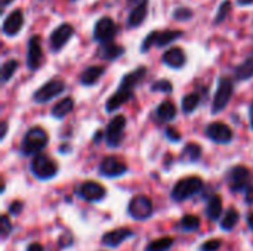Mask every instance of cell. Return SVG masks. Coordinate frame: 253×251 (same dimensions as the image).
Returning a JSON list of instances; mask_svg holds the SVG:
<instances>
[{
    "label": "cell",
    "mask_w": 253,
    "mask_h": 251,
    "mask_svg": "<svg viewBox=\"0 0 253 251\" xmlns=\"http://www.w3.org/2000/svg\"><path fill=\"white\" fill-rule=\"evenodd\" d=\"M147 74V68L145 67H139L136 68L135 71L126 74L120 83V87L119 90L108 99L107 105H105V109L107 112H113L116 111L117 108H120L123 104H126L132 96H133V89L136 87V84L145 77Z\"/></svg>",
    "instance_id": "obj_1"
},
{
    "label": "cell",
    "mask_w": 253,
    "mask_h": 251,
    "mask_svg": "<svg viewBox=\"0 0 253 251\" xmlns=\"http://www.w3.org/2000/svg\"><path fill=\"white\" fill-rule=\"evenodd\" d=\"M49 142V136L44 132V129L42 127H31L24 139H22V145H21V151L24 155H36L39 154L43 148H46Z\"/></svg>",
    "instance_id": "obj_2"
},
{
    "label": "cell",
    "mask_w": 253,
    "mask_h": 251,
    "mask_svg": "<svg viewBox=\"0 0 253 251\" xmlns=\"http://www.w3.org/2000/svg\"><path fill=\"white\" fill-rule=\"evenodd\" d=\"M203 189V180L197 176H191V178H184L181 180H178L172 189V200L173 201H185L191 197H194L196 194H199Z\"/></svg>",
    "instance_id": "obj_3"
},
{
    "label": "cell",
    "mask_w": 253,
    "mask_h": 251,
    "mask_svg": "<svg viewBox=\"0 0 253 251\" xmlns=\"http://www.w3.org/2000/svg\"><path fill=\"white\" fill-rule=\"evenodd\" d=\"M30 170L34 175V178H37L39 180H49V179L56 176L58 164L52 158H49L47 155L39 154L31 160Z\"/></svg>",
    "instance_id": "obj_4"
},
{
    "label": "cell",
    "mask_w": 253,
    "mask_h": 251,
    "mask_svg": "<svg viewBox=\"0 0 253 251\" xmlns=\"http://www.w3.org/2000/svg\"><path fill=\"white\" fill-rule=\"evenodd\" d=\"M233 93H234V81L230 77H221L213 102H212V112L213 114L221 112L230 104Z\"/></svg>",
    "instance_id": "obj_5"
},
{
    "label": "cell",
    "mask_w": 253,
    "mask_h": 251,
    "mask_svg": "<svg viewBox=\"0 0 253 251\" xmlns=\"http://www.w3.org/2000/svg\"><path fill=\"white\" fill-rule=\"evenodd\" d=\"M154 207L148 197L145 195H136L129 201L127 213L135 220H147L153 216Z\"/></svg>",
    "instance_id": "obj_6"
},
{
    "label": "cell",
    "mask_w": 253,
    "mask_h": 251,
    "mask_svg": "<svg viewBox=\"0 0 253 251\" xmlns=\"http://www.w3.org/2000/svg\"><path fill=\"white\" fill-rule=\"evenodd\" d=\"M65 90V84L61 80H50L47 83H44L39 90L34 92L33 99L39 104H44L52 101L53 98L59 96L62 92Z\"/></svg>",
    "instance_id": "obj_7"
},
{
    "label": "cell",
    "mask_w": 253,
    "mask_h": 251,
    "mask_svg": "<svg viewBox=\"0 0 253 251\" xmlns=\"http://www.w3.org/2000/svg\"><path fill=\"white\" fill-rule=\"evenodd\" d=\"M228 185L233 192L248 191L251 186V172L245 166H236L228 175Z\"/></svg>",
    "instance_id": "obj_8"
},
{
    "label": "cell",
    "mask_w": 253,
    "mask_h": 251,
    "mask_svg": "<svg viewBox=\"0 0 253 251\" xmlns=\"http://www.w3.org/2000/svg\"><path fill=\"white\" fill-rule=\"evenodd\" d=\"M125 127H126V117L125 115H117L114 117L105 132V141L108 146H119L123 141L125 136Z\"/></svg>",
    "instance_id": "obj_9"
},
{
    "label": "cell",
    "mask_w": 253,
    "mask_h": 251,
    "mask_svg": "<svg viewBox=\"0 0 253 251\" xmlns=\"http://www.w3.org/2000/svg\"><path fill=\"white\" fill-rule=\"evenodd\" d=\"M77 194H79V197L83 198L84 201L98 203V201H101V200L105 198L107 191H105V188H104L101 183L87 180V182H83V183L77 188Z\"/></svg>",
    "instance_id": "obj_10"
},
{
    "label": "cell",
    "mask_w": 253,
    "mask_h": 251,
    "mask_svg": "<svg viewBox=\"0 0 253 251\" xmlns=\"http://www.w3.org/2000/svg\"><path fill=\"white\" fill-rule=\"evenodd\" d=\"M114 36H116V24H114V21L111 18L104 16L95 24L93 37H95L96 41H99L102 44L110 43Z\"/></svg>",
    "instance_id": "obj_11"
},
{
    "label": "cell",
    "mask_w": 253,
    "mask_h": 251,
    "mask_svg": "<svg viewBox=\"0 0 253 251\" xmlns=\"http://www.w3.org/2000/svg\"><path fill=\"white\" fill-rule=\"evenodd\" d=\"M127 172L125 163L117 160L116 157H105L99 164V175L105 178H119Z\"/></svg>",
    "instance_id": "obj_12"
},
{
    "label": "cell",
    "mask_w": 253,
    "mask_h": 251,
    "mask_svg": "<svg viewBox=\"0 0 253 251\" xmlns=\"http://www.w3.org/2000/svg\"><path fill=\"white\" fill-rule=\"evenodd\" d=\"M73 34H74L73 25H70V24H62V25H59V27L50 34V40H49L50 49H52L53 52L61 50V49L68 43V40L73 37Z\"/></svg>",
    "instance_id": "obj_13"
},
{
    "label": "cell",
    "mask_w": 253,
    "mask_h": 251,
    "mask_svg": "<svg viewBox=\"0 0 253 251\" xmlns=\"http://www.w3.org/2000/svg\"><path fill=\"white\" fill-rule=\"evenodd\" d=\"M206 136L216 143H230L233 141V132L224 123H211L206 127Z\"/></svg>",
    "instance_id": "obj_14"
},
{
    "label": "cell",
    "mask_w": 253,
    "mask_h": 251,
    "mask_svg": "<svg viewBox=\"0 0 253 251\" xmlns=\"http://www.w3.org/2000/svg\"><path fill=\"white\" fill-rule=\"evenodd\" d=\"M132 237H133V231L132 229H129V228H119V229H114V231H110V232L104 234L102 238H101V244L105 246V247L116 249V247H119L120 244H123L126 240H129Z\"/></svg>",
    "instance_id": "obj_15"
},
{
    "label": "cell",
    "mask_w": 253,
    "mask_h": 251,
    "mask_svg": "<svg viewBox=\"0 0 253 251\" xmlns=\"http://www.w3.org/2000/svg\"><path fill=\"white\" fill-rule=\"evenodd\" d=\"M43 52H42V40L39 36H33L28 41L27 52V67L30 70H37L42 64Z\"/></svg>",
    "instance_id": "obj_16"
},
{
    "label": "cell",
    "mask_w": 253,
    "mask_h": 251,
    "mask_svg": "<svg viewBox=\"0 0 253 251\" xmlns=\"http://www.w3.org/2000/svg\"><path fill=\"white\" fill-rule=\"evenodd\" d=\"M24 25V15L19 9L13 10L3 22V33L9 37L16 36Z\"/></svg>",
    "instance_id": "obj_17"
},
{
    "label": "cell",
    "mask_w": 253,
    "mask_h": 251,
    "mask_svg": "<svg viewBox=\"0 0 253 251\" xmlns=\"http://www.w3.org/2000/svg\"><path fill=\"white\" fill-rule=\"evenodd\" d=\"M162 59H163V62H165L168 67L178 70V68H182V67L185 65V62H187V55H185V52L182 50V47H170V49H168V50L163 53Z\"/></svg>",
    "instance_id": "obj_18"
},
{
    "label": "cell",
    "mask_w": 253,
    "mask_h": 251,
    "mask_svg": "<svg viewBox=\"0 0 253 251\" xmlns=\"http://www.w3.org/2000/svg\"><path fill=\"white\" fill-rule=\"evenodd\" d=\"M234 77L237 81H245L253 77V50L246 56V59L234 68Z\"/></svg>",
    "instance_id": "obj_19"
},
{
    "label": "cell",
    "mask_w": 253,
    "mask_h": 251,
    "mask_svg": "<svg viewBox=\"0 0 253 251\" xmlns=\"http://www.w3.org/2000/svg\"><path fill=\"white\" fill-rule=\"evenodd\" d=\"M147 7H148V3L147 0H142L139 1L129 13V18H127V27L129 28H135L138 27L147 16Z\"/></svg>",
    "instance_id": "obj_20"
},
{
    "label": "cell",
    "mask_w": 253,
    "mask_h": 251,
    "mask_svg": "<svg viewBox=\"0 0 253 251\" xmlns=\"http://www.w3.org/2000/svg\"><path fill=\"white\" fill-rule=\"evenodd\" d=\"M104 67L102 65H93V67H89L86 68L82 75H80V84L83 86H93L104 74Z\"/></svg>",
    "instance_id": "obj_21"
},
{
    "label": "cell",
    "mask_w": 253,
    "mask_h": 251,
    "mask_svg": "<svg viewBox=\"0 0 253 251\" xmlns=\"http://www.w3.org/2000/svg\"><path fill=\"white\" fill-rule=\"evenodd\" d=\"M73 108H74V101H73V98H64V99H61V101L52 108V115H53L55 118H64V117H67V115L73 111Z\"/></svg>",
    "instance_id": "obj_22"
},
{
    "label": "cell",
    "mask_w": 253,
    "mask_h": 251,
    "mask_svg": "<svg viewBox=\"0 0 253 251\" xmlns=\"http://www.w3.org/2000/svg\"><path fill=\"white\" fill-rule=\"evenodd\" d=\"M156 115L160 121H170L176 117V107L172 102L165 101L157 107Z\"/></svg>",
    "instance_id": "obj_23"
},
{
    "label": "cell",
    "mask_w": 253,
    "mask_h": 251,
    "mask_svg": "<svg viewBox=\"0 0 253 251\" xmlns=\"http://www.w3.org/2000/svg\"><path fill=\"white\" fill-rule=\"evenodd\" d=\"M222 213V200L219 195H213L211 197V200L208 201V206H206V216L211 219V220H218L219 216Z\"/></svg>",
    "instance_id": "obj_24"
},
{
    "label": "cell",
    "mask_w": 253,
    "mask_h": 251,
    "mask_svg": "<svg viewBox=\"0 0 253 251\" xmlns=\"http://www.w3.org/2000/svg\"><path fill=\"white\" fill-rule=\"evenodd\" d=\"M125 53V49L123 46H119V44H114V43H104L102 47H101V56L107 61H114L117 59L119 56H122Z\"/></svg>",
    "instance_id": "obj_25"
},
{
    "label": "cell",
    "mask_w": 253,
    "mask_h": 251,
    "mask_svg": "<svg viewBox=\"0 0 253 251\" xmlns=\"http://www.w3.org/2000/svg\"><path fill=\"white\" fill-rule=\"evenodd\" d=\"M200 157H202V148L197 143L185 145V148L182 149V154H181L182 161H187V163H196L200 160Z\"/></svg>",
    "instance_id": "obj_26"
},
{
    "label": "cell",
    "mask_w": 253,
    "mask_h": 251,
    "mask_svg": "<svg viewBox=\"0 0 253 251\" xmlns=\"http://www.w3.org/2000/svg\"><path fill=\"white\" fill-rule=\"evenodd\" d=\"M182 36V31L179 30H166V31H159V36H157V41H156V46L159 47H163L172 41H175L176 38H179Z\"/></svg>",
    "instance_id": "obj_27"
},
{
    "label": "cell",
    "mask_w": 253,
    "mask_h": 251,
    "mask_svg": "<svg viewBox=\"0 0 253 251\" xmlns=\"http://www.w3.org/2000/svg\"><path fill=\"white\" fill-rule=\"evenodd\" d=\"M239 212H236L234 209H230L227 213H225V216L222 217V220H221V228H222V231H233L234 229V226L237 225V222H239Z\"/></svg>",
    "instance_id": "obj_28"
},
{
    "label": "cell",
    "mask_w": 253,
    "mask_h": 251,
    "mask_svg": "<svg viewBox=\"0 0 253 251\" xmlns=\"http://www.w3.org/2000/svg\"><path fill=\"white\" fill-rule=\"evenodd\" d=\"M172 246H173V238H170V237H163V238H159V240L151 241V243L145 247V251H168Z\"/></svg>",
    "instance_id": "obj_29"
},
{
    "label": "cell",
    "mask_w": 253,
    "mask_h": 251,
    "mask_svg": "<svg viewBox=\"0 0 253 251\" xmlns=\"http://www.w3.org/2000/svg\"><path fill=\"white\" fill-rule=\"evenodd\" d=\"M199 104H200V96L197 93L185 95L184 99H182V111L185 114H190V112L196 111V108L199 107Z\"/></svg>",
    "instance_id": "obj_30"
},
{
    "label": "cell",
    "mask_w": 253,
    "mask_h": 251,
    "mask_svg": "<svg viewBox=\"0 0 253 251\" xmlns=\"http://www.w3.org/2000/svg\"><path fill=\"white\" fill-rule=\"evenodd\" d=\"M200 228V219L194 215H185L181 219V229L185 232H194Z\"/></svg>",
    "instance_id": "obj_31"
},
{
    "label": "cell",
    "mask_w": 253,
    "mask_h": 251,
    "mask_svg": "<svg viewBox=\"0 0 253 251\" xmlns=\"http://www.w3.org/2000/svg\"><path fill=\"white\" fill-rule=\"evenodd\" d=\"M16 70H18V61H15V59L6 61L3 64V67H1V83L3 84L7 83L12 78V75L15 74Z\"/></svg>",
    "instance_id": "obj_32"
},
{
    "label": "cell",
    "mask_w": 253,
    "mask_h": 251,
    "mask_svg": "<svg viewBox=\"0 0 253 251\" xmlns=\"http://www.w3.org/2000/svg\"><path fill=\"white\" fill-rule=\"evenodd\" d=\"M230 12H231V1H230V0H224V1L221 3L219 9H218L216 18H215V24H216V25L221 24V22L228 16Z\"/></svg>",
    "instance_id": "obj_33"
},
{
    "label": "cell",
    "mask_w": 253,
    "mask_h": 251,
    "mask_svg": "<svg viewBox=\"0 0 253 251\" xmlns=\"http://www.w3.org/2000/svg\"><path fill=\"white\" fill-rule=\"evenodd\" d=\"M153 92H163V93H170L173 90V86L169 80H159L151 86Z\"/></svg>",
    "instance_id": "obj_34"
},
{
    "label": "cell",
    "mask_w": 253,
    "mask_h": 251,
    "mask_svg": "<svg viewBox=\"0 0 253 251\" xmlns=\"http://www.w3.org/2000/svg\"><path fill=\"white\" fill-rule=\"evenodd\" d=\"M157 36H159V31H151V33L145 37L144 43L141 44V52H148V50L151 49V46H154V44H156V41H157Z\"/></svg>",
    "instance_id": "obj_35"
},
{
    "label": "cell",
    "mask_w": 253,
    "mask_h": 251,
    "mask_svg": "<svg viewBox=\"0 0 253 251\" xmlns=\"http://www.w3.org/2000/svg\"><path fill=\"white\" fill-rule=\"evenodd\" d=\"M1 226H0V232H1V240H6L9 237V234L12 232V223L9 220L7 216H1V220H0Z\"/></svg>",
    "instance_id": "obj_36"
},
{
    "label": "cell",
    "mask_w": 253,
    "mask_h": 251,
    "mask_svg": "<svg viewBox=\"0 0 253 251\" xmlns=\"http://www.w3.org/2000/svg\"><path fill=\"white\" fill-rule=\"evenodd\" d=\"M173 16H175V19H178V21H187V19H190V18L193 16V12H191V9H188V7H178V9L173 12Z\"/></svg>",
    "instance_id": "obj_37"
},
{
    "label": "cell",
    "mask_w": 253,
    "mask_h": 251,
    "mask_svg": "<svg viewBox=\"0 0 253 251\" xmlns=\"http://www.w3.org/2000/svg\"><path fill=\"white\" fill-rule=\"evenodd\" d=\"M221 240H209L202 246L200 251H218L221 249Z\"/></svg>",
    "instance_id": "obj_38"
},
{
    "label": "cell",
    "mask_w": 253,
    "mask_h": 251,
    "mask_svg": "<svg viewBox=\"0 0 253 251\" xmlns=\"http://www.w3.org/2000/svg\"><path fill=\"white\" fill-rule=\"evenodd\" d=\"M166 138L169 141H172V142H179L181 141V135L175 129H172V127H168L166 129Z\"/></svg>",
    "instance_id": "obj_39"
},
{
    "label": "cell",
    "mask_w": 253,
    "mask_h": 251,
    "mask_svg": "<svg viewBox=\"0 0 253 251\" xmlns=\"http://www.w3.org/2000/svg\"><path fill=\"white\" fill-rule=\"evenodd\" d=\"M22 203L21 201H13L10 206H9V213L12 215V216H18L21 212H22Z\"/></svg>",
    "instance_id": "obj_40"
},
{
    "label": "cell",
    "mask_w": 253,
    "mask_h": 251,
    "mask_svg": "<svg viewBox=\"0 0 253 251\" xmlns=\"http://www.w3.org/2000/svg\"><path fill=\"white\" fill-rule=\"evenodd\" d=\"M246 204H253V185H251L246 191Z\"/></svg>",
    "instance_id": "obj_41"
},
{
    "label": "cell",
    "mask_w": 253,
    "mask_h": 251,
    "mask_svg": "<svg viewBox=\"0 0 253 251\" xmlns=\"http://www.w3.org/2000/svg\"><path fill=\"white\" fill-rule=\"evenodd\" d=\"M27 251H44V249H43L42 244H39V243H31V244L27 247Z\"/></svg>",
    "instance_id": "obj_42"
},
{
    "label": "cell",
    "mask_w": 253,
    "mask_h": 251,
    "mask_svg": "<svg viewBox=\"0 0 253 251\" xmlns=\"http://www.w3.org/2000/svg\"><path fill=\"white\" fill-rule=\"evenodd\" d=\"M6 133H7V121H3V123H1V133H0V138L4 139Z\"/></svg>",
    "instance_id": "obj_43"
},
{
    "label": "cell",
    "mask_w": 253,
    "mask_h": 251,
    "mask_svg": "<svg viewBox=\"0 0 253 251\" xmlns=\"http://www.w3.org/2000/svg\"><path fill=\"white\" fill-rule=\"evenodd\" d=\"M248 226H249V229L253 232V213H251L248 216Z\"/></svg>",
    "instance_id": "obj_44"
},
{
    "label": "cell",
    "mask_w": 253,
    "mask_h": 251,
    "mask_svg": "<svg viewBox=\"0 0 253 251\" xmlns=\"http://www.w3.org/2000/svg\"><path fill=\"white\" fill-rule=\"evenodd\" d=\"M101 138H102V132H101V130H98V132H96V135L93 136V142H95V143H98V142L101 141Z\"/></svg>",
    "instance_id": "obj_45"
},
{
    "label": "cell",
    "mask_w": 253,
    "mask_h": 251,
    "mask_svg": "<svg viewBox=\"0 0 253 251\" xmlns=\"http://www.w3.org/2000/svg\"><path fill=\"white\" fill-rule=\"evenodd\" d=\"M237 3L242 4V6H246V4H252L253 0H237Z\"/></svg>",
    "instance_id": "obj_46"
},
{
    "label": "cell",
    "mask_w": 253,
    "mask_h": 251,
    "mask_svg": "<svg viewBox=\"0 0 253 251\" xmlns=\"http://www.w3.org/2000/svg\"><path fill=\"white\" fill-rule=\"evenodd\" d=\"M251 129L253 130V105L251 107Z\"/></svg>",
    "instance_id": "obj_47"
},
{
    "label": "cell",
    "mask_w": 253,
    "mask_h": 251,
    "mask_svg": "<svg viewBox=\"0 0 253 251\" xmlns=\"http://www.w3.org/2000/svg\"><path fill=\"white\" fill-rule=\"evenodd\" d=\"M12 1H13V0H1V4H3V6H7V4L12 3Z\"/></svg>",
    "instance_id": "obj_48"
},
{
    "label": "cell",
    "mask_w": 253,
    "mask_h": 251,
    "mask_svg": "<svg viewBox=\"0 0 253 251\" xmlns=\"http://www.w3.org/2000/svg\"><path fill=\"white\" fill-rule=\"evenodd\" d=\"M127 1H129V3H135V1L139 3V1H142V0H127Z\"/></svg>",
    "instance_id": "obj_49"
}]
</instances>
